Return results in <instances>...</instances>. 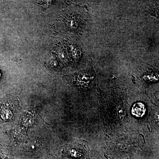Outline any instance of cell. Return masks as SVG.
<instances>
[{"instance_id": "7a4b0ae2", "label": "cell", "mask_w": 159, "mask_h": 159, "mask_svg": "<svg viewBox=\"0 0 159 159\" xmlns=\"http://www.w3.org/2000/svg\"><path fill=\"white\" fill-rule=\"evenodd\" d=\"M66 157L71 159H84L87 158L89 147L87 142L83 141L70 145L64 149Z\"/></svg>"}, {"instance_id": "6da1fadb", "label": "cell", "mask_w": 159, "mask_h": 159, "mask_svg": "<svg viewBox=\"0 0 159 159\" xmlns=\"http://www.w3.org/2000/svg\"><path fill=\"white\" fill-rule=\"evenodd\" d=\"M19 107L15 97H6L0 100V122H9L12 119Z\"/></svg>"}, {"instance_id": "3957f363", "label": "cell", "mask_w": 159, "mask_h": 159, "mask_svg": "<svg viewBox=\"0 0 159 159\" xmlns=\"http://www.w3.org/2000/svg\"><path fill=\"white\" fill-rule=\"evenodd\" d=\"M146 108L145 105L141 102L134 104L132 108V114L133 116L139 118L143 117L145 114Z\"/></svg>"}]
</instances>
